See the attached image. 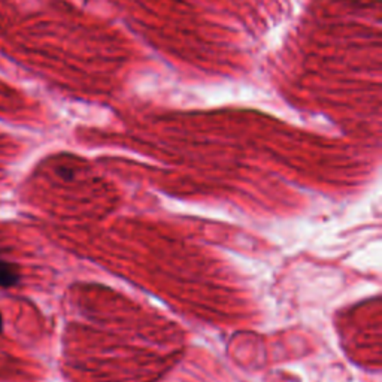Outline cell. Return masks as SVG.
I'll list each match as a JSON object with an SVG mask.
<instances>
[{
	"label": "cell",
	"mask_w": 382,
	"mask_h": 382,
	"mask_svg": "<svg viewBox=\"0 0 382 382\" xmlns=\"http://www.w3.org/2000/svg\"><path fill=\"white\" fill-rule=\"evenodd\" d=\"M18 272L14 266H11L6 261H0V285L11 287L17 284Z\"/></svg>",
	"instance_id": "1"
},
{
	"label": "cell",
	"mask_w": 382,
	"mask_h": 382,
	"mask_svg": "<svg viewBox=\"0 0 382 382\" xmlns=\"http://www.w3.org/2000/svg\"><path fill=\"white\" fill-rule=\"evenodd\" d=\"M0 329H2V319H0Z\"/></svg>",
	"instance_id": "2"
}]
</instances>
